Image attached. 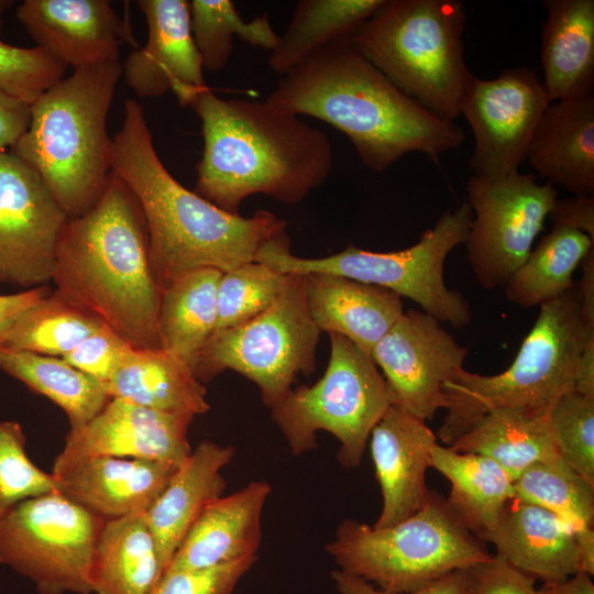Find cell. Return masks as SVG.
Returning a JSON list of instances; mask_svg holds the SVG:
<instances>
[{
	"mask_svg": "<svg viewBox=\"0 0 594 594\" xmlns=\"http://www.w3.org/2000/svg\"><path fill=\"white\" fill-rule=\"evenodd\" d=\"M265 101L283 112L331 124L376 173L410 152H420L439 165L444 152L464 141L459 125L405 95L348 38L283 75Z\"/></svg>",
	"mask_w": 594,
	"mask_h": 594,
	"instance_id": "1",
	"label": "cell"
},
{
	"mask_svg": "<svg viewBox=\"0 0 594 594\" xmlns=\"http://www.w3.org/2000/svg\"><path fill=\"white\" fill-rule=\"evenodd\" d=\"M111 172L141 207L161 292L196 270L226 273L253 262L266 242L286 232V221L270 211L230 213L179 184L158 157L134 99L125 101L122 127L112 138Z\"/></svg>",
	"mask_w": 594,
	"mask_h": 594,
	"instance_id": "2",
	"label": "cell"
},
{
	"mask_svg": "<svg viewBox=\"0 0 594 594\" xmlns=\"http://www.w3.org/2000/svg\"><path fill=\"white\" fill-rule=\"evenodd\" d=\"M201 122L204 151L195 193L238 215L262 194L293 205L327 180L333 165L327 134L266 101L224 99L211 91L189 106Z\"/></svg>",
	"mask_w": 594,
	"mask_h": 594,
	"instance_id": "3",
	"label": "cell"
},
{
	"mask_svg": "<svg viewBox=\"0 0 594 594\" xmlns=\"http://www.w3.org/2000/svg\"><path fill=\"white\" fill-rule=\"evenodd\" d=\"M52 280L62 297L134 348H161V289L145 219L132 191L113 174L98 201L65 223Z\"/></svg>",
	"mask_w": 594,
	"mask_h": 594,
	"instance_id": "4",
	"label": "cell"
},
{
	"mask_svg": "<svg viewBox=\"0 0 594 594\" xmlns=\"http://www.w3.org/2000/svg\"><path fill=\"white\" fill-rule=\"evenodd\" d=\"M121 76L119 61L75 69L31 105L28 129L10 150L44 179L68 219L87 212L112 175L107 116Z\"/></svg>",
	"mask_w": 594,
	"mask_h": 594,
	"instance_id": "5",
	"label": "cell"
},
{
	"mask_svg": "<svg viewBox=\"0 0 594 594\" xmlns=\"http://www.w3.org/2000/svg\"><path fill=\"white\" fill-rule=\"evenodd\" d=\"M465 25L458 0H385L348 41L405 95L454 122L474 77L464 61Z\"/></svg>",
	"mask_w": 594,
	"mask_h": 594,
	"instance_id": "6",
	"label": "cell"
},
{
	"mask_svg": "<svg viewBox=\"0 0 594 594\" xmlns=\"http://www.w3.org/2000/svg\"><path fill=\"white\" fill-rule=\"evenodd\" d=\"M539 315L510 366L495 375L457 372L443 385L447 414L437 432L450 446L495 408L518 407L548 414L574 389L575 367L584 334L578 284L539 307Z\"/></svg>",
	"mask_w": 594,
	"mask_h": 594,
	"instance_id": "7",
	"label": "cell"
},
{
	"mask_svg": "<svg viewBox=\"0 0 594 594\" xmlns=\"http://www.w3.org/2000/svg\"><path fill=\"white\" fill-rule=\"evenodd\" d=\"M324 549L341 572L392 594L417 591L492 556L436 492L418 512L389 527L343 519Z\"/></svg>",
	"mask_w": 594,
	"mask_h": 594,
	"instance_id": "8",
	"label": "cell"
},
{
	"mask_svg": "<svg viewBox=\"0 0 594 594\" xmlns=\"http://www.w3.org/2000/svg\"><path fill=\"white\" fill-rule=\"evenodd\" d=\"M471 221L472 210L464 200L453 211L442 212L435 226L410 248L373 252L350 244L320 258L294 255L285 232L266 242L255 262L283 274H331L385 287L415 301L441 323L463 328L472 319L471 307L462 293L446 285L443 267L451 251L466 240Z\"/></svg>",
	"mask_w": 594,
	"mask_h": 594,
	"instance_id": "9",
	"label": "cell"
},
{
	"mask_svg": "<svg viewBox=\"0 0 594 594\" xmlns=\"http://www.w3.org/2000/svg\"><path fill=\"white\" fill-rule=\"evenodd\" d=\"M329 338L324 374L310 386L292 388L271 415L295 455L316 449L317 433L324 430L340 443L341 465L358 468L373 428L391 406L387 386L371 354L341 334Z\"/></svg>",
	"mask_w": 594,
	"mask_h": 594,
	"instance_id": "10",
	"label": "cell"
},
{
	"mask_svg": "<svg viewBox=\"0 0 594 594\" xmlns=\"http://www.w3.org/2000/svg\"><path fill=\"white\" fill-rule=\"evenodd\" d=\"M320 333L308 311L305 275L290 274L267 309L240 326L213 332L191 370L202 384L227 370L235 371L255 383L263 404L272 408L292 391L298 375L315 372Z\"/></svg>",
	"mask_w": 594,
	"mask_h": 594,
	"instance_id": "11",
	"label": "cell"
},
{
	"mask_svg": "<svg viewBox=\"0 0 594 594\" xmlns=\"http://www.w3.org/2000/svg\"><path fill=\"white\" fill-rule=\"evenodd\" d=\"M105 524L59 492L25 499L0 519V563L30 579L40 594H91Z\"/></svg>",
	"mask_w": 594,
	"mask_h": 594,
	"instance_id": "12",
	"label": "cell"
},
{
	"mask_svg": "<svg viewBox=\"0 0 594 594\" xmlns=\"http://www.w3.org/2000/svg\"><path fill=\"white\" fill-rule=\"evenodd\" d=\"M465 190L472 210L464 241L471 270L484 289L504 288L531 252L558 191L550 183L539 184L535 174L519 172L494 179L473 175Z\"/></svg>",
	"mask_w": 594,
	"mask_h": 594,
	"instance_id": "13",
	"label": "cell"
},
{
	"mask_svg": "<svg viewBox=\"0 0 594 594\" xmlns=\"http://www.w3.org/2000/svg\"><path fill=\"white\" fill-rule=\"evenodd\" d=\"M550 103L543 84L528 67L505 68L493 79L474 76L460 107L474 135V175L494 179L519 172Z\"/></svg>",
	"mask_w": 594,
	"mask_h": 594,
	"instance_id": "14",
	"label": "cell"
},
{
	"mask_svg": "<svg viewBox=\"0 0 594 594\" xmlns=\"http://www.w3.org/2000/svg\"><path fill=\"white\" fill-rule=\"evenodd\" d=\"M67 220L44 179L13 153H1L0 282L29 289L52 280Z\"/></svg>",
	"mask_w": 594,
	"mask_h": 594,
	"instance_id": "15",
	"label": "cell"
},
{
	"mask_svg": "<svg viewBox=\"0 0 594 594\" xmlns=\"http://www.w3.org/2000/svg\"><path fill=\"white\" fill-rule=\"evenodd\" d=\"M468 353L438 319L409 309L371 356L383 372L391 405L426 421L443 408V385L464 369Z\"/></svg>",
	"mask_w": 594,
	"mask_h": 594,
	"instance_id": "16",
	"label": "cell"
},
{
	"mask_svg": "<svg viewBox=\"0 0 594 594\" xmlns=\"http://www.w3.org/2000/svg\"><path fill=\"white\" fill-rule=\"evenodd\" d=\"M194 416L146 408L110 398L82 428L69 430L52 474L94 457L144 459L180 466L189 458L188 427Z\"/></svg>",
	"mask_w": 594,
	"mask_h": 594,
	"instance_id": "17",
	"label": "cell"
},
{
	"mask_svg": "<svg viewBox=\"0 0 594 594\" xmlns=\"http://www.w3.org/2000/svg\"><path fill=\"white\" fill-rule=\"evenodd\" d=\"M146 20L145 46L133 50L122 65L129 87L140 97L170 90L186 107L209 90L201 56L195 44L186 0H139Z\"/></svg>",
	"mask_w": 594,
	"mask_h": 594,
	"instance_id": "18",
	"label": "cell"
},
{
	"mask_svg": "<svg viewBox=\"0 0 594 594\" xmlns=\"http://www.w3.org/2000/svg\"><path fill=\"white\" fill-rule=\"evenodd\" d=\"M16 16L38 47L74 69L119 61L123 44L141 47L129 15L107 0H25Z\"/></svg>",
	"mask_w": 594,
	"mask_h": 594,
	"instance_id": "19",
	"label": "cell"
},
{
	"mask_svg": "<svg viewBox=\"0 0 594 594\" xmlns=\"http://www.w3.org/2000/svg\"><path fill=\"white\" fill-rule=\"evenodd\" d=\"M437 435L426 421L391 405L370 436L371 454L381 486L382 512L374 527L407 519L429 499L426 471Z\"/></svg>",
	"mask_w": 594,
	"mask_h": 594,
	"instance_id": "20",
	"label": "cell"
},
{
	"mask_svg": "<svg viewBox=\"0 0 594 594\" xmlns=\"http://www.w3.org/2000/svg\"><path fill=\"white\" fill-rule=\"evenodd\" d=\"M178 468L153 460L94 457L52 475L61 494L108 521L146 513Z\"/></svg>",
	"mask_w": 594,
	"mask_h": 594,
	"instance_id": "21",
	"label": "cell"
},
{
	"mask_svg": "<svg viewBox=\"0 0 594 594\" xmlns=\"http://www.w3.org/2000/svg\"><path fill=\"white\" fill-rule=\"evenodd\" d=\"M270 494L266 481H253L211 502L190 527L166 570L205 569L257 557L262 513Z\"/></svg>",
	"mask_w": 594,
	"mask_h": 594,
	"instance_id": "22",
	"label": "cell"
},
{
	"mask_svg": "<svg viewBox=\"0 0 594 594\" xmlns=\"http://www.w3.org/2000/svg\"><path fill=\"white\" fill-rule=\"evenodd\" d=\"M526 160L547 183L576 196L594 194V96L551 102L527 148Z\"/></svg>",
	"mask_w": 594,
	"mask_h": 594,
	"instance_id": "23",
	"label": "cell"
},
{
	"mask_svg": "<svg viewBox=\"0 0 594 594\" xmlns=\"http://www.w3.org/2000/svg\"><path fill=\"white\" fill-rule=\"evenodd\" d=\"M485 542L535 580L560 581L580 571L574 530L550 510L516 498L508 502Z\"/></svg>",
	"mask_w": 594,
	"mask_h": 594,
	"instance_id": "24",
	"label": "cell"
},
{
	"mask_svg": "<svg viewBox=\"0 0 594 594\" xmlns=\"http://www.w3.org/2000/svg\"><path fill=\"white\" fill-rule=\"evenodd\" d=\"M305 293L321 332L341 334L369 354L404 312L402 297L393 290L342 276L307 274Z\"/></svg>",
	"mask_w": 594,
	"mask_h": 594,
	"instance_id": "25",
	"label": "cell"
},
{
	"mask_svg": "<svg viewBox=\"0 0 594 594\" xmlns=\"http://www.w3.org/2000/svg\"><path fill=\"white\" fill-rule=\"evenodd\" d=\"M234 453L232 446L201 441L145 513L164 571L202 510L222 496L226 481L221 471Z\"/></svg>",
	"mask_w": 594,
	"mask_h": 594,
	"instance_id": "26",
	"label": "cell"
},
{
	"mask_svg": "<svg viewBox=\"0 0 594 594\" xmlns=\"http://www.w3.org/2000/svg\"><path fill=\"white\" fill-rule=\"evenodd\" d=\"M543 87L551 102L593 95L594 0H546Z\"/></svg>",
	"mask_w": 594,
	"mask_h": 594,
	"instance_id": "27",
	"label": "cell"
},
{
	"mask_svg": "<svg viewBox=\"0 0 594 594\" xmlns=\"http://www.w3.org/2000/svg\"><path fill=\"white\" fill-rule=\"evenodd\" d=\"M105 387L111 398L163 413L195 417L210 409L190 365L162 348L134 349Z\"/></svg>",
	"mask_w": 594,
	"mask_h": 594,
	"instance_id": "28",
	"label": "cell"
},
{
	"mask_svg": "<svg viewBox=\"0 0 594 594\" xmlns=\"http://www.w3.org/2000/svg\"><path fill=\"white\" fill-rule=\"evenodd\" d=\"M430 466L451 483L447 499L468 529L485 542L515 497L514 481L494 460L436 443Z\"/></svg>",
	"mask_w": 594,
	"mask_h": 594,
	"instance_id": "29",
	"label": "cell"
},
{
	"mask_svg": "<svg viewBox=\"0 0 594 594\" xmlns=\"http://www.w3.org/2000/svg\"><path fill=\"white\" fill-rule=\"evenodd\" d=\"M448 447L494 460L513 481L531 464L559 455L548 414L518 407L492 409Z\"/></svg>",
	"mask_w": 594,
	"mask_h": 594,
	"instance_id": "30",
	"label": "cell"
},
{
	"mask_svg": "<svg viewBox=\"0 0 594 594\" xmlns=\"http://www.w3.org/2000/svg\"><path fill=\"white\" fill-rule=\"evenodd\" d=\"M163 572L145 513L106 521L94 561V593L150 594Z\"/></svg>",
	"mask_w": 594,
	"mask_h": 594,
	"instance_id": "31",
	"label": "cell"
},
{
	"mask_svg": "<svg viewBox=\"0 0 594 594\" xmlns=\"http://www.w3.org/2000/svg\"><path fill=\"white\" fill-rule=\"evenodd\" d=\"M222 274L213 268L196 270L161 292L157 315L161 348L190 367L216 331L217 288Z\"/></svg>",
	"mask_w": 594,
	"mask_h": 594,
	"instance_id": "32",
	"label": "cell"
},
{
	"mask_svg": "<svg viewBox=\"0 0 594 594\" xmlns=\"http://www.w3.org/2000/svg\"><path fill=\"white\" fill-rule=\"evenodd\" d=\"M0 369L59 406L70 430L82 428L111 398L101 382L63 358L0 345Z\"/></svg>",
	"mask_w": 594,
	"mask_h": 594,
	"instance_id": "33",
	"label": "cell"
},
{
	"mask_svg": "<svg viewBox=\"0 0 594 594\" xmlns=\"http://www.w3.org/2000/svg\"><path fill=\"white\" fill-rule=\"evenodd\" d=\"M385 0H301L267 63L285 75L316 52L346 40Z\"/></svg>",
	"mask_w": 594,
	"mask_h": 594,
	"instance_id": "34",
	"label": "cell"
},
{
	"mask_svg": "<svg viewBox=\"0 0 594 594\" xmlns=\"http://www.w3.org/2000/svg\"><path fill=\"white\" fill-rule=\"evenodd\" d=\"M593 249L594 240L586 233L552 224L505 285L506 298L521 308L557 299L574 285V271Z\"/></svg>",
	"mask_w": 594,
	"mask_h": 594,
	"instance_id": "35",
	"label": "cell"
},
{
	"mask_svg": "<svg viewBox=\"0 0 594 594\" xmlns=\"http://www.w3.org/2000/svg\"><path fill=\"white\" fill-rule=\"evenodd\" d=\"M102 326L55 290L18 317L0 338V345L63 358Z\"/></svg>",
	"mask_w": 594,
	"mask_h": 594,
	"instance_id": "36",
	"label": "cell"
},
{
	"mask_svg": "<svg viewBox=\"0 0 594 594\" xmlns=\"http://www.w3.org/2000/svg\"><path fill=\"white\" fill-rule=\"evenodd\" d=\"M190 28L204 68L218 72L233 52V38L272 51L278 40L267 14L245 21L231 0L189 1Z\"/></svg>",
	"mask_w": 594,
	"mask_h": 594,
	"instance_id": "37",
	"label": "cell"
},
{
	"mask_svg": "<svg viewBox=\"0 0 594 594\" xmlns=\"http://www.w3.org/2000/svg\"><path fill=\"white\" fill-rule=\"evenodd\" d=\"M516 499L559 516L573 530L593 527L594 484L560 455L528 466L515 481Z\"/></svg>",
	"mask_w": 594,
	"mask_h": 594,
	"instance_id": "38",
	"label": "cell"
},
{
	"mask_svg": "<svg viewBox=\"0 0 594 594\" xmlns=\"http://www.w3.org/2000/svg\"><path fill=\"white\" fill-rule=\"evenodd\" d=\"M289 278L290 274L255 261L223 273L217 288L216 331L240 326L263 312Z\"/></svg>",
	"mask_w": 594,
	"mask_h": 594,
	"instance_id": "39",
	"label": "cell"
},
{
	"mask_svg": "<svg viewBox=\"0 0 594 594\" xmlns=\"http://www.w3.org/2000/svg\"><path fill=\"white\" fill-rule=\"evenodd\" d=\"M25 448L22 426L0 419V519L25 499L58 492L55 477L36 466Z\"/></svg>",
	"mask_w": 594,
	"mask_h": 594,
	"instance_id": "40",
	"label": "cell"
},
{
	"mask_svg": "<svg viewBox=\"0 0 594 594\" xmlns=\"http://www.w3.org/2000/svg\"><path fill=\"white\" fill-rule=\"evenodd\" d=\"M548 418L559 455L594 484V397L569 391Z\"/></svg>",
	"mask_w": 594,
	"mask_h": 594,
	"instance_id": "41",
	"label": "cell"
},
{
	"mask_svg": "<svg viewBox=\"0 0 594 594\" xmlns=\"http://www.w3.org/2000/svg\"><path fill=\"white\" fill-rule=\"evenodd\" d=\"M0 11V32H1ZM67 65L50 52L10 45L0 40V91L32 105L64 78Z\"/></svg>",
	"mask_w": 594,
	"mask_h": 594,
	"instance_id": "42",
	"label": "cell"
},
{
	"mask_svg": "<svg viewBox=\"0 0 594 594\" xmlns=\"http://www.w3.org/2000/svg\"><path fill=\"white\" fill-rule=\"evenodd\" d=\"M256 558L205 569L166 570L150 594H232Z\"/></svg>",
	"mask_w": 594,
	"mask_h": 594,
	"instance_id": "43",
	"label": "cell"
},
{
	"mask_svg": "<svg viewBox=\"0 0 594 594\" xmlns=\"http://www.w3.org/2000/svg\"><path fill=\"white\" fill-rule=\"evenodd\" d=\"M134 349L136 348L121 336L102 326L63 359L105 385Z\"/></svg>",
	"mask_w": 594,
	"mask_h": 594,
	"instance_id": "44",
	"label": "cell"
},
{
	"mask_svg": "<svg viewBox=\"0 0 594 594\" xmlns=\"http://www.w3.org/2000/svg\"><path fill=\"white\" fill-rule=\"evenodd\" d=\"M465 594H540L535 579L492 554L465 570Z\"/></svg>",
	"mask_w": 594,
	"mask_h": 594,
	"instance_id": "45",
	"label": "cell"
},
{
	"mask_svg": "<svg viewBox=\"0 0 594 594\" xmlns=\"http://www.w3.org/2000/svg\"><path fill=\"white\" fill-rule=\"evenodd\" d=\"M331 576L339 594H392L340 570ZM402 594H465V570L453 571L417 591Z\"/></svg>",
	"mask_w": 594,
	"mask_h": 594,
	"instance_id": "46",
	"label": "cell"
},
{
	"mask_svg": "<svg viewBox=\"0 0 594 594\" xmlns=\"http://www.w3.org/2000/svg\"><path fill=\"white\" fill-rule=\"evenodd\" d=\"M549 218L553 226H564L586 233L594 240V197L573 195L557 199Z\"/></svg>",
	"mask_w": 594,
	"mask_h": 594,
	"instance_id": "47",
	"label": "cell"
},
{
	"mask_svg": "<svg viewBox=\"0 0 594 594\" xmlns=\"http://www.w3.org/2000/svg\"><path fill=\"white\" fill-rule=\"evenodd\" d=\"M30 117V105L0 91V154L23 135Z\"/></svg>",
	"mask_w": 594,
	"mask_h": 594,
	"instance_id": "48",
	"label": "cell"
},
{
	"mask_svg": "<svg viewBox=\"0 0 594 594\" xmlns=\"http://www.w3.org/2000/svg\"><path fill=\"white\" fill-rule=\"evenodd\" d=\"M51 292L47 285H42L15 294L0 295V338L25 309Z\"/></svg>",
	"mask_w": 594,
	"mask_h": 594,
	"instance_id": "49",
	"label": "cell"
},
{
	"mask_svg": "<svg viewBox=\"0 0 594 594\" xmlns=\"http://www.w3.org/2000/svg\"><path fill=\"white\" fill-rule=\"evenodd\" d=\"M582 275L576 282L581 295V323L584 339L594 337V249L581 263Z\"/></svg>",
	"mask_w": 594,
	"mask_h": 594,
	"instance_id": "50",
	"label": "cell"
},
{
	"mask_svg": "<svg viewBox=\"0 0 594 594\" xmlns=\"http://www.w3.org/2000/svg\"><path fill=\"white\" fill-rule=\"evenodd\" d=\"M574 389L594 397V338L583 341L575 367Z\"/></svg>",
	"mask_w": 594,
	"mask_h": 594,
	"instance_id": "51",
	"label": "cell"
},
{
	"mask_svg": "<svg viewBox=\"0 0 594 594\" xmlns=\"http://www.w3.org/2000/svg\"><path fill=\"white\" fill-rule=\"evenodd\" d=\"M592 575L578 571L572 576L553 582H544L539 588L540 594H594Z\"/></svg>",
	"mask_w": 594,
	"mask_h": 594,
	"instance_id": "52",
	"label": "cell"
},
{
	"mask_svg": "<svg viewBox=\"0 0 594 594\" xmlns=\"http://www.w3.org/2000/svg\"><path fill=\"white\" fill-rule=\"evenodd\" d=\"M579 552L580 571L594 573V529L585 527L574 530Z\"/></svg>",
	"mask_w": 594,
	"mask_h": 594,
	"instance_id": "53",
	"label": "cell"
}]
</instances>
